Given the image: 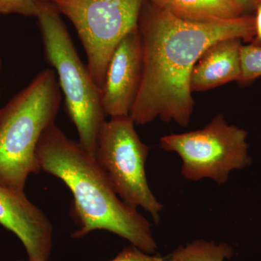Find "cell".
<instances>
[{
  "instance_id": "6da1fadb",
  "label": "cell",
  "mask_w": 261,
  "mask_h": 261,
  "mask_svg": "<svg viewBox=\"0 0 261 261\" xmlns=\"http://www.w3.org/2000/svg\"><path fill=\"white\" fill-rule=\"evenodd\" d=\"M138 29L143 75L129 116L137 125L159 118L186 127L195 106L190 78L196 63L207 47L221 39L239 38L252 42L255 20V16L243 14L223 21H187L145 0Z\"/></svg>"
},
{
  "instance_id": "7a4b0ae2",
  "label": "cell",
  "mask_w": 261,
  "mask_h": 261,
  "mask_svg": "<svg viewBox=\"0 0 261 261\" xmlns=\"http://www.w3.org/2000/svg\"><path fill=\"white\" fill-rule=\"evenodd\" d=\"M36 157L41 171L59 178L73 195L71 214L78 228L72 238L105 230L142 251L156 254L159 247L150 223L120 198L95 157L68 138L56 123L43 132Z\"/></svg>"
},
{
  "instance_id": "3957f363",
  "label": "cell",
  "mask_w": 261,
  "mask_h": 261,
  "mask_svg": "<svg viewBox=\"0 0 261 261\" xmlns=\"http://www.w3.org/2000/svg\"><path fill=\"white\" fill-rule=\"evenodd\" d=\"M61 101L56 72L49 68L0 108V185L24 192L29 176L40 172L37 145L55 123Z\"/></svg>"
},
{
  "instance_id": "277c9868",
  "label": "cell",
  "mask_w": 261,
  "mask_h": 261,
  "mask_svg": "<svg viewBox=\"0 0 261 261\" xmlns=\"http://www.w3.org/2000/svg\"><path fill=\"white\" fill-rule=\"evenodd\" d=\"M61 15L50 1L41 0L37 18L44 54L56 70L67 114L78 132L79 143L95 157L98 137L106 121L100 89L81 61Z\"/></svg>"
},
{
  "instance_id": "5b68a950",
  "label": "cell",
  "mask_w": 261,
  "mask_h": 261,
  "mask_svg": "<svg viewBox=\"0 0 261 261\" xmlns=\"http://www.w3.org/2000/svg\"><path fill=\"white\" fill-rule=\"evenodd\" d=\"M247 135L220 113L201 129L164 136L161 147L179 156L182 176L189 181L209 178L225 185L232 171L251 165Z\"/></svg>"
},
{
  "instance_id": "8992f818",
  "label": "cell",
  "mask_w": 261,
  "mask_h": 261,
  "mask_svg": "<svg viewBox=\"0 0 261 261\" xmlns=\"http://www.w3.org/2000/svg\"><path fill=\"white\" fill-rule=\"evenodd\" d=\"M135 124L130 116L106 121L98 137L95 159L120 198L147 211L159 224L163 205L149 188L145 171L149 147L141 140Z\"/></svg>"
},
{
  "instance_id": "52a82bcc",
  "label": "cell",
  "mask_w": 261,
  "mask_h": 261,
  "mask_svg": "<svg viewBox=\"0 0 261 261\" xmlns=\"http://www.w3.org/2000/svg\"><path fill=\"white\" fill-rule=\"evenodd\" d=\"M74 25L94 82L102 87L108 63L125 36L138 27L145 0H49Z\"/></svg>"
},
{
  "instance_id": "ba28073f",
  "label": "cell",
  "mask_w": 261,
  "mask_h": 261,
  "mask_svg": "<svg viewBox=\"0 0 261 261\" xmlns=\"http://www.w3.org/2000/svg\"><path fill=\"white\" fill-rule=\"evenodd\" d=\"M143 57L138 27L122 39L108 63L100 88L106 116H129L142 84Z\"/></svg>"
},
{
  "instance_id": "9c48e42d",
  "label": "cell",
  "mask_w": 261,
  "mask_h": 261,
  "mask_svg": "<svg viewBox=\"0 0 261 261\" xmlns=\"http://www.w3.org/2000/svg\"><path fill=\"white\" fill-rule=\"evenodd\" d=\"M0 225L14 233L28 261H48L53 245V226L25 192L0 185Z\"/></svg>"
},
{
  "instance_id": "30bf717a",
  "label": "cell",
  "mask_w": 261,
  "mask_h": 261,
  "mask_svg": "<svg viewBox=\"0 0 261 261\" xmlns=\"http://www.w3.org/2000/svg\"><path fill=\"white\" fill-rule=\"evenodd\" d=\"M239 38L221 39L202 53L192 70L190 89L205 92L232 82H240L242 74L241 49Z\"/></svg>"
},
{
  "instance_id": "8fae6325",
  "label": "cell",
  "mask_w": 261,
  "mask_h": 261,
  "mask_svg": "<svg viewBox=\"0 0 261 261\" xmlns=\"http://www.w3.org/2000/svg\"><path fill=\"white\" fill-rule=\"evenodd\" d=\"M176 18L197 23L236 18L245 11L235 0H149Z\"/></svg>"
},
{
  "instance_id": "7c38bea8",
  "label": "cell",
  "mask_w": 261,
  "mask_h": 261,
  "mask_svg": "<svg viewBox=\"0 0 261 261\" xmlns=\"http://www.w3.org/2000/svg\"><path fill=\"white\" fill-rule=\"evenodd\" d=\"M233 248L226 243L197 240L180 245L168 257L173 261H226L233 255Z\"/></svg>"
},
{
  "instance_id": "4fadbf2b",
  "label": "cell",
  "mask_w": 261,
  "mask_h": 261,
  "mask_svg": "<svg viewBox=\"0 0 261 261\" xmlns=\"http://www.w3.org/2000/svg\"><path fill=\"white\" fill-rule=\"evenodd\" d=\"M240 83H248L261 76V45L250 44L241 49Z\"/></svg>"
},
{
  "instance_id": "5bb4252c",
  "label": "cell",
  "mask_w": 261,
  "mask_h": 261,
  "mask_svg": "<svg viewBox=\"0 0 261 261\" xmlns=\"http://www.w3.org/2000/svg\"><path fill=\"white\" fill-rule=\"evenodd\" d=\"M40 2L41 0H0V15L17 14L37 18Z\"/></svg>"
},
{
  "instance_id": "9a60e30c",
  "label": "cell",
  "mask_w": 261,
  "mask_h": 261,
  "mask_svg": "<svg viewBox=\"0 0 261 261\" xmlns=\"http://www.w3.org/2000/svg\"><path fill=\"white\" fill-rule=\"evenodd\" d=\"M108 261H173L169 257L149 254L133 245L125 247L112 260Z\"/></svg>"
},
{
  "instance_id": "2e32d148",
  "label": "cell",
  "mask_w": 261,
  "mask_h": 261,
  "mask_svg": "<svg viewBox=\"0 0 261 261\" xmlns=\"http://www.w3.org/2000/svg\"><path fill=\"white\" fill-rule=\"evenodd\" d=\"M255 10H256V15L255 16V36L251 44L261 45V3L257 5Z\"/></svg>"
},
{
  "instance_id": "e0dca14e",
  "label": "cell",
  "mask_w": 261,
  "mask_h": 261,
  "mask_svg": "<svg viewBox=\"0 0 261 261\" xmlns=\"http://www.w3.org/2000/svg\"><path fill=\"white\" fill-rule=\"evenodd\" d=\"M240 6L243 8L244 11L255 10L257 5H260L261 0H235Z\"/></svg>"
},
{
  "instance_id": "ac0fdd59",
  "label": "cell",
  "mask_w": 261,
  "mask_h": 261,
  "mask_svg": "<svg viewBox=\"0 0 261 261\" xmlns=\"http://www.w3.org/2000/svg\"><path fill=\"white\" fill-rule=\"evenodd\" d=\"M0 69H1V58H0Z\"/></svg>"
},
{
  "instance_id": "d6986e66",
  "label": "cell",
  "mask_w": 261,
  "mask_h": 261,
  "mask_svg": "<svg viewBox=\"0 0 261 261\" xmlns=\"http://www.w3.org/2000/svg\"><path fill=\"white\" fill-rule=\"evenodd\" d=\"M44 1H49V0H44Z\"/></svg>"
},
{
  "instance_id": "ffe728a7",
  "label": "cell",
  "mask_w": 261,
  "mask_h": 261,
  "mask_svg": "<svg viewBox=\"0 0 261 261\" xmlns=\"http://www.w3.org/2000/svg\"><path fill=\"white\" fill-rule=\"evenodd\" d=\"M16 261H23V260H16ZM27 261H28V260H27Z\"/></svg>"
}]
</instances>
